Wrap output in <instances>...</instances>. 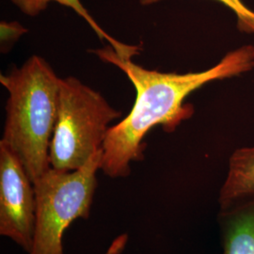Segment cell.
<instances>
[{
	"label": "cell",
	"instance_id": "obj_1",
	"mask_svg": "<svg viewBox=\"0 0 254 254\" xmlns=\"http://www.w3.org/2000/svg\"><path fill=\"white\" fill-rule=\"evenodd\" d=\"M102 61L127 74L136 89V101L127 117L109 127L102 146L101 169L111 178L127 177L130 163L143 159L144 136L154 127L173 132L190 118L193 106L187 97L210 82L232 78L254 69V46L247 45L228 52L218 64L205 71L161 73L145 69L130 58H124L112 46L92 51Z\"/></svg>",
	"mask_w": 254,
	"mask_h": 254
},
{
	"label": "cell",
	"instance_id": "obj_2",
	"mask_svg": "<svg viewBox=\"0 0 254 254\" xmlns=\"http://www.w3.org/2000/svg\"><path fill=\"white\" fill-rule=\"evenodd\" d=\"M61 80L38 56L0 75L1 84L9 91L1 141L18 156L33 183L51 168L49 150L58 118Z\"/></svg>",
	"mask_w": 254,
	"mask_h": 254
},
{
	"label": "cell",
	"instance_id": "obj_3",
	"mask_svg": "<svg viewBox=\"0 0 254 254\" xmlns=\"http://www.w3.org/2000/svg\"><path fill=\"white\" fill-rule=\"evenodd\" d=\"M99 92L75 77L62 78L58 118L49 158L51 168L75 171L99 151L109 124L121 116Z\"/></svg>",
	"mask_w": 254,
	"mask_h": 254
},
{
	"label": "cell",
	"instance_id": "obj_4",
	"mask_svg": "<svg viewBox=\"0 0 254 254\" xmlns=\"http://www.w3.org/2000/svg\"><path fill=\"white\" fill-rule=\"evenodd\" d=\"M102 148L75 171L50 168L34 182L37 209L30 254H64L63 239L77 218H88L97 188Z\"/></svg>",
	"mask_w": 254,
	"mask_h": 254
},
{
	"label": "cell",
	"instance_id": "obj_5",
	"mask_svg": "<svg viewBox=\"0 0 254 254\" xmlns=\"http://www.w3.org/2000/svg\"><path fill=\"white\" fill-rule=\"evenodd\" d=\"M37 200L34 184L18 156L0 141V235L30 254Z\"/></svg>",
	"mask_w": 254,
	"mask_h": 254
},
{
	"label": "cell",
	"instance_id": "obj_6",
	"mask_svg": "<svg viewBox=\"0 0 254 254\" xmlns=\"http://www.w3.org/2000/svg\"><path fill=\"white\" fill-rule=\"evenodd\" d=\"M223 254H254V197L220 210Z\"/></svg>",
	"mask_w": 254,
	"mask_h": 254
},
{
	"label": "cell",
	"instance_id": "obj_7",
	"mask_svg": "<svg viewBox=\"0 0 254 254\" xmlns=\"http://www.w3.org/2000/svg\"><path fill=\"white\" fill-rule=\"evenodd\" d=\"M254 197V147L236 150L229 159L226 180L219 192L220 210Z\"/></svg>",
	"mask_w": 254,
	"mask_h": 254
},
{
	"label": "cell",
	"instance_id": "obj_8",
	"mask_svg": "<svg viewBox=\"0 0 254 254\" xmlns=\"http://www.w3.org/2000/svg\"><path fill=\"white\" fill-rule=\"evenodd\" d=\"M11 2L18 8L23 13L28 16H36L42 11L46 10L47 6L51 2H57L63 6L68 7L73 9L79 16H81L94 30L97 36L101 40H106L109 42L110 46L114 48V50L120 56L125 58L132 59L133 56L137 55L140 51V47L136 46H129L118 42L114 38L107 33L102 27L96 23V21L89 13L88 9L82 5L80 0H11Z\"/></svg>",
	"mask_w": 254,
	"mask_h": 254
},
{
	"label": "cell",
	"instance_id": "obj_9",
	"mask_svg": "<svg viewBox=\"0 0 254 254\" xmlns=\"http://www.w3.org/2000/svg\"><path fill=\"white\" fill-rule=\"evenodd\" d=\"M143 6L152 5L161 0H138ZM232 9L236 14L237 27L247 34H254V10L250 9L242 0H218Z\"/></svg>",
	"mask_w": 254,
	"mask_h": 254
},
{
	"label": "cell",
	"instance_id": "obj_10",
	"mask_svg": "<svg viewBox=\"0 0 254 254\" xmlns=\"http://www.w3.org/2000/svg\"><path fill=\"white\" fill-rule=\"evenodd\" d=\"M27 32L26 27L17 22H1L0 24V42L1 51L7 52L19 38Z\"/></svg>",
	"mask_w": 254,
	"mask_h": 254
},
{
	"label": "cell",
	"instance_id": "obj_11",
	"mask_svg": "<svg viewBox=\"0 0 254 254\" xmlns=\"http://www.w3.org/2000/svg\"><path fill=\"white\" fill-rule=\"evenodd\" d=\"M127 240H128V236L127 234L121 235L118 236L110 245L108 250V252L105 254H122V252L125 250L126 246H127Z\"/></svg>",
	"mask_w": 254,
	"mask_h": 254
}]
</instances>
